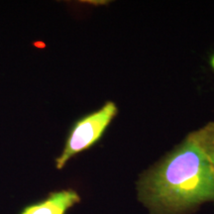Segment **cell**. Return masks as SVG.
Wrapping results in <instances>:
<instances>
[{
	"mask_svg": "<svg viewBox=\"0 0 214 214\" xmlns=\"http://www.w3.org/2000/svg\"><path fill=\"white\" fill-rule=\"evenodd\" d=\"M143 189L146 201L152 206L179 211L214 200V169L197 144L188 137L147 178Z\"/></svg>",
	"mask_w": 214,
	"mask_h": 214,
	"instance_id": "6da1fadb",
	"label": "cell"
},
{
	"mask_svg": "<svg viewBox=\"0 0 214 214\" xmlns=\"http://www.w3.org/2000/svg\"><path fill=\"white\" fill-rule=\"evenodd\" d=\"M116 111L113 102H108L100 110L77 121L67 137L62 154L56 160L57 169H62L72 157L91 147L103 134Z\"/></svg>",
	"mask_w": 214,
	"mask_h": 214,
	"instance_id": "7a4b0ae2",
	"label": "cell"
},
{
	"mask_svg": "<svg viewBox=\"0 0 214 214\" xmlns=\"http://www.w3.org/2000/svg\"><path fill=\"white\" fill-rule=\"evenodd\" d=\"M80 201V197L74 189H62L52 192L41 201L28 204L19 214H66L71 207Z\"/></svg>",
	"mask_w": 214,
	"mask_h": 214,
	"instance_id": "3957f363",
	"label": "cell"
},
{
	"mask_svg": "<svg viewBox=\"0 0 214 214\" xmlns=\"http://www.w3.org/2000/svg\"><path fill=\"white\" fill-rule=\"evenodd\" d=\"M189 137L197 144L214 169V122L208 123Z\"/></svg>",
	"mask_w": 214,
	"mask_h": 214,
	"instance_id": "277c9868",
	"label": "cell"
},
{
	"mask_svg": "<svg viewBox=\"0 0 214 214\" xmlns=\"http://www.w3.org/2000/svg\"><path fill=\"white\" fill-rule=\"evenodd\" d=\"M212 66H213V67H214V58H213V60H212Z\"/></svg>",
	"mask_w": 214,
	"mask_h": 214,
	"instance_id": "5b68a950",
	"label": "cell"
}]
</instances>
